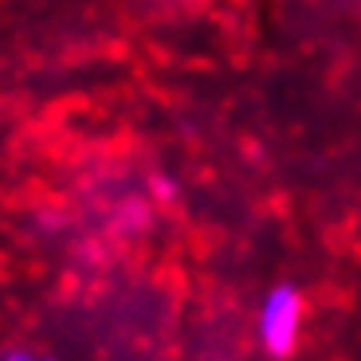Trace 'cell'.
<instances>
[{
  "label": "cell",
  "mask_w": 361,
  "mask_h": 361,
  "mask_svg": "<svg viewBox=\"0 0 361 361\" xmlns=\"http://www.w3.org/2000/svg\"><path fill=\"white\" fill-rule=\"evenodd\" d=\"M302 314H307V307H302V295H298L295 287H275L267 298H263L259 307V342L267 353H275V357H287L290 350L298 345V334H302Z\"/></svg>",
  "instance_id": "cell-1"
},
{
  "label": "cell",
  "mask_w": 361,
  "mask_h": 361,
  "mask_svg": "<svg viewBox=\"0 0 361 361\" xmlns=\"http://www.w3.org/2000/svg\"><path fill=\"white\" fill-rule=\"evenodd\" d=\"M4 361H47V357H36V353H27V350H8Z\"/></svg>",
  "instance_id": "cell-2"
}]
</instances>
